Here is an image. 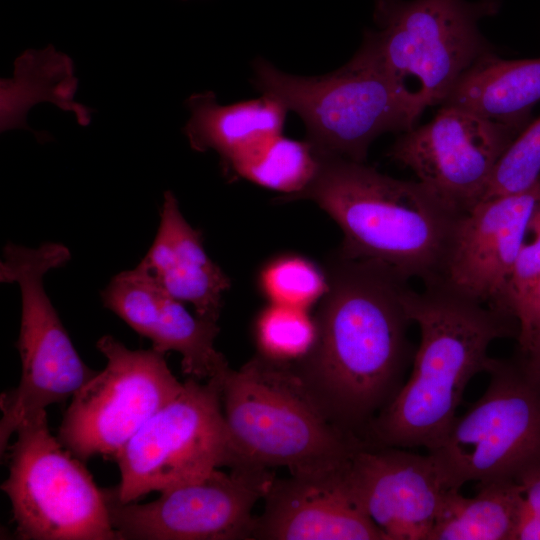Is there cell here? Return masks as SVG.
I'll return each mask as SVG.
<instances>
[{
  "instance_id": "obj_1",
  "label": "cell",
  "mask_w": 540,
  "mask_h": 540,
  "mask_svg": "<svg viewBox=\"0 0 540 540\" xmlns=\"http://www.w3.org/2000/svg\"><path fill=\"white\" fill-rule=\"evenodd\" d=\"M314 318L315 341L289 363L341 429L365 441L371 422L396 397L416 347L404 300L407 280L381 264L339 254Z\"/></svg>"
},
{
  "instance_id": "obj_2",
  "label": "cell",
  "mask_w": 540,
  "mask_h": 540,
  "mask_svg": "<svg viewBox=\"0 0 540 540\" xmlns=\"http://www.w3.org/2000/svg\"><path fill=\"white\" fill-rule=\"evenodd\" d=\"M420 331L409 378L371 422L365 440L375 446L437 448L454 420L465 388L492 357L497 339L519 334L513 316L463 296L442 283L409 285L404 294Z\"/></svg>"
},
{
  "instance_id": "obj_3",
  "label": "cell",
  "mask_w": 540,
  "mask_h": 540,
  "mask_svg": "<svg viewBox=\"0 0 540 540\" xmlns=\"http://www.w3.org/2000/svg\"><path fill=\"white\" fill-rule=\"evenodd\" d=\"M316 156L311 181L277 201L306 199L327 212L343 233L340 256L381 264L407 281L438 283L462 214L418 180L396 179L340 156Z\"/></svg>"
},
{
  "instance_id": "obj_4",
  "label": "cell",
  "mask_w": 540,
  "mask_h": 540,
  "mask_svg": "<svg viewBox=\"0 0 540 540\" xmlns=\"http://www.w3.org/2000/svg\"><path fill=\"white\" fill-rule=\"evenodd\" d=\"M231 441L246 463L286 467L297 477L343 471L364 440L337 426L292 370L257 354L222 378Z\"/></svg>"
},
{
  "instance_id": "obj_5",
  "label": "cell",
  "mask_w": 540,
  "mask_h": 540,
  "mask_svg": "<svg viewBox=\"0 0 540 540\" xmlns=\"http://www.w3.org/2000/svg\"><path fill=\"white\" fill-rule=\"evenodd\" d=\"M252 84L302 119L306 141L317 155L364 162L377 137L405 132L421 115L396 80L357 53L341 68L310 77L257 58Z\"/></svg>"
},
{
  "instance_id": "obj_6",
  "label": "cell",
  "mask_w": 540,
  "mask_h": 540,
  "mask_svg": "<svg viewBox=\"0 0 540 540\" xmlns=\"http://www.w3.org/2000/svg\"><path fill=\"white\" fill-rule=\"evenodd\" d=\"M498 0H375L376 29L356 52L396 80L422 113L442 104L461 75L489 52L479 30Z\"/></svg>"
},
{
  "instance_id": "obj_7",
  "label": "cell",
  "mask_w": 540,
  "mask_h": 540,
  "mask_svg": "<svg viewBox=\"0 0 540 540\" xmlns=\"http://www.w3.org/2000/svg\"><path fill=\"white\" fill-rule=\"evenodd\" d=\"M489 384L429 453L449 489L520 481L540 467V374L526 356L491 358Z\"/></svg>"
},
{
  "instance_id": "obj_8",
  "label": "cell",
  "mask_w": 540,
  "mask_h": 540,
  "mask_svg": "<svg viewBox=\"0 0 540 540\" xmlns=\"http://www.w3.org/2000/svg\"><path fill=\"white\" fill-rule=\"evenodd\" d=\"M70 256L66 246L54 242L37 248L11 242L4 246L0 280L17 284L21 295L16 342L21 377L17 387L1 394V458L23 420L72 398L97 374L79 356L44 287L46 273L67 263Z\"/></svg>"
},
{
  "instance_id": "obj_9",
  "label": "cell",
  "mask_w": 540,
  "mask_h": 540,
  "mask_svg": "<svg viewBox=\"0 0 540 540\" xmlns=\"http://www.w3.org/2000/svg\"><path fill=\"white\" fill-rule=\"evenodd\" d=\"M9 446L1 489L21 540H119L104 490L49 430L46 410L29 416Z\"/></svg>"
},
{
  "instance_id": "obj_10",
  "label": "cell",
  "mask_w": 540,
  "mask_h": 540,
  "mask_svg": "<svg viewBox=\"0 0 540 540\" xmlns=\"http://www.w3.org/2000/svg\"><path fill=\"white\" fill-rule=\"evenodd\" d=\"M226 372V371H225ZM224 372V373H225ZM188 378L182 391L157 411L115 456L120 503L201 479L226 466L250 464L231 441L222 407V378Z\"/></svg>"
},
{
  "instance_id": "obj_11",
  "label": "cell",
  "mask_w": 540,
  "mask_h": 540,
  "mask_svg": "<svg viewBox=\"0 0 540 540\" xmlns=\"http://www.w3.org/2000/svg\"><path fill=\"white\" fill-rule=\"evenodd\" d=\"M106 366L71 398L58 430L60 442L83 462L113 457L183 389L164 354L131 350L111 335L96 344Z\"/></svg>"
},
{
  "instance_id": "obj_12",
  "label": "cell",
  "mask_w": 540,
  "mask_h": 540,
  "mask_svg": "<svg viewBox=\"0 0 540 540\" xmlns=\"http://www.w3.org/2000/svg\"><path fill=\"white\" fill-rule=\"evenodd\" d=\"M270 468L241 464L160 492L158 499L120 503L107 489L112 526L119 540L252 539L253 508L273 480Z\"/></svg>"
},
{
  "instance_id": "obj_13",
  "label": "cell",
  "mask_w": 540,
  "mask_h": 540,
  "mask_svg": "<svg viewBox=\"0 0 540 540\" xmlns=\"http://www.w3.org/2000/svg\"><path fill=\"white\" fill-rule=\"evenodd\" d=\"M524 128L442 105L431 121L402 132L388 156L464 214L483 199L497 162Z\"/></svg>"
},
{
  "instance_id": "obj_14",
  "label": "cell",
  "mask_w": 540,
  "mask_h": 540,
  "mask_svg": "<svg viewBox=\"0 0 540 540\" xmlns=\"http://www.w3.org/2000/svg\"><path fill=\"white\" fill-rule=\"evenodd\" d=\"M539 199L540 180L527 191L483 199L462 214L438 283L513 316L510 282Z\"/></svg>"
},
{
  "instance_id": "obj_15",
  "label": "cell",
  "mask_w": 540,
  "mask_h": 540,
  "mask_svg": "<svg viewBox=\"0 0 540 540\" xmlns=\"http://www.w3.org/2000/svg\"><path fill=\"white\" fill-rule=\"evenodd\" d=\"M348 486L387 540H428L450 490L433 457L366 444L345 469Z\"/></svg>"
},
{
  "instance_id": "obj_16",
  "label": "cell",
  "mask_w": 540,
  "mask_h": 540,
  "mask_svg": "<svg viewBox=\"0 0 540 540\" xmlns=\"http://www.w3.org/2000/svg\"><path fill=\"white\" fill-rule=\"evenodd\" d=\"M103 305L134 331L151 340L152 349L181 355L182 371L189 378L208 380L228 368L215 348L217 322L192 315L137 265L120 272L101 292Z\"/></svg>"
},
{
  "instance_id": "obj_17",
  "label": "cell",
  "mask_w": 540,
  "mask_h": 540,
  "mask_svg": "<svg viewBox=\"0 0 540 540\" xmlns=\"http://www.w3.org/2000/svg\"><path fill=\"white\" fill-rule=\"evenodd\" d=\"M345 469L322 477H275L252 539L387 540L355 500Z\"/></svg>"
},
{
  "instance_id": "obj_18",
  "label": "cell",
  "mask_w": 540,
  "mask_h": 540,
  "mask_svg": "<svg viewBox=\"0 0 540 540\" xmlns=\"http://www.w3.org/2000/svg\"><path fill=\"white\" fill-rule=\"evenodd\" d=\"M138 265L172 297L191 304L198 317L217 322L230 280L207 255L201 233L186 221L171 191L164 193L156 236Z\"/></svg>"
},
{
  "instance_id": "obj_19",
  "label": "cell",
  "mask_w": 540,
  "mask_h": 540,
  "mask_svg": "<svg viewBox=\"0 0 540 540\" xmlns=\"http://www.w3.org/2000/svg\"><path fill=\"white\" fill-rule=\"evenodd\" d=\"M190 118L183 131L193 150L216 151L226 174L262 146L282 134L288 110L275 99H258L220 105L213 92L191 95Z\"/></svg>"
},
{
  "instance_id": "obj_20",
  "label": "cell",
  "mask_w": 540,
  "mask_h": 540,
  "mask_svg": "<svg viewBox=\"0 0 540 540\" xmlns=\"http://www.w3.org/2000/svg\"><path fill=\"white\" fill-rule=\"evenodd\" d=\"M539 101L540 58L505 60L489 51L461 75L442 105L524 126Z\"/></svg>"
},
{
  "instance_id": "obj_21",
  "label": "cell",
  "mask_w": 540,
  "mask_h": 540,
  "mask_svg": "<svg viewBox=\"0 0 540 540\" xmlns=\"http://www.w3.org/2000/svg\"><path fill=\"white\" fill-rule=\"evenodd\" d=\"M477 487L473 497L448 490L428 540H513L524 506L521 485L493 481Z\"/></svg>"
},
{
  "instance_id": "obj_22",
  "label": "cell",
  "mask_w": 540,
  "mask_h": 540,
  "mask_svg": "<svg viewBox=\"0 0 540 540\" xmlns=\"http://www.w3.org/2000/svg\"><path fill=\"white\" fill-rule=\"evenodd\" d=\"M77 79L69 57L49 46L42 51H27L15 63V77L1 80V98L17 95L1 102V130L26 126L27 109L40 100L56 103L77 115L80 125L90 121L89 110L73 101Z\"/></svg>"
},
{
  "instance_id": "obj_23",
  "label": "cell",
  "mask_w": 540,
  "mask_h": 540,
  "mask_svg": "<svg viewBox=\"0 0 540 540\" xmlns=\"http://www.w3.org/2000/svg\"><path fill=\"white\" fill-rule=\"evenodd\" d=\"M318 158L312 146L276 136L232 172L263 187L294 194L302 190L313 178Z\"/></svg>"
},
{
  "instance_id": "obj_24",
  "label": "cell",
  "mask_w": 540,
  "mask_h": 540,
  "mask_svg": "<svg viewBox=\"0 0 540 540\" xmlns=\"http://www.w3.org/2000/svg\"><path fill=\"white\" fill-rule=\"evenodd\" d=\"M259 354L283 363L305 356L316 337V324L308 310L270 303L255 323Z\"/></svg>"
},
{
  "instance_id": "obj_25",
  "label": "cell",
  "mask_w": 540,
  "mask_h": 540,
  "mask_svg": "<svg viewBox=\"0 0 540 540\" xmlns=\"http://www.w3.org/2000/svg\"><path fill=\"white\" fill-rule=\"evenodd\" d=\"M259 286L270 303L308 310L326 293L328 278L306 258L285 255L264 266Z\"/></svg>"
},
{
  "instance_id": "obj_26",
  "label": "cell",
  "mask_w": 540,
  "mask_h": 540,
  "mask_svg": "<svg viewBox=\"0 0 540 540\" xmlns=\"http://www.w3.org/2000/svg\"><path fill=\"white\" fill-rule=\"evenodd\" d=\"M539 180L540 117L525 127L503 153L483 199L527 191Z\"/></svg>"
},
{
  "instance_id": "obj_27",
  "label": "cell",
  "mask_w": 540,
  "mask_h": 540,
  "mask_svg": "<svg viewBox=\"0 0 540 540\" xmlns=\"http://www.w3.org/2000/svg\"><path fill=\"white\" fill-rule=\"evenodd\" d=\"M528 232L533 233V240L524 243L509 287V309L516 319L540 277V199L532 214Z\"/></svg>"
},
{
  "instance_id": "obj_28",
  "label": "cell",
  "mask_w": 540,
  "mask_h": 540,
  "mask_svg": "<svg viewBox=\"0 0 540 540\" xmlns=\"http://www.w3.org/2000/svg\"><path fill=\"white\" fill-rule=\"evenodd\" d=\"M519 352L527 354L540 347V277L517 316Z\"/></svg>"
},
{
  "instance_id": "obj_29",
  "label": "cell",
  "mask_w": 540,
  "mask_h": 540,
  "mask_svg": "<svg viewBox=\"0 0 540 540\" xmlns=\"http://www.w3.org/2000/svg\"><path fill=\"white\" fill-rule=\"evenodd\" d=\"M524 497V510L540 515V467L524 477L520 483Z\"/></svg>"
},
{
  "instance_id": "obj_30",
  "label": "cell",
  "mask_w": 540,
  "mask_h": 540,
  "mask_svg": "<svg viewBox=\"0 0 540 540\" xmlns=\"http://www.w3.org/2000/svg\"><path fill=\"white\" fill-rule=\"evenodd\" d=\"M513 540H540V515L523 508Z\"/></svg>"
},
{
  "instance_id": "obj_31",
  "label": "cell",
  "mask_w": 540,
  "mask_h": 540,
  "mask_svg": "<svg viewBox=\"0 0 540 540\" xmlns=\"http://www.w3.org/2000/svg\"><path fill=\"white\" fill-rule=\"evenodd\" d=\"M524 355L526 356L530 365L540 374V347Z\"/></svg>"
}]
</instances>
